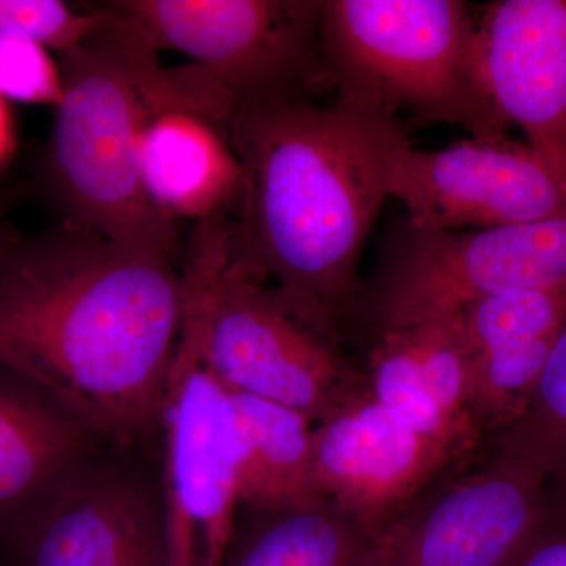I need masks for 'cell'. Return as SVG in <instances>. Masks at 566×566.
I'll return each instance as SVG.
<instances>
[{
    "instance_id": "cell-2",
    "label": "cell",
    "mask_w": 566,
    "mask_h": 566,
    "mask_svg": "<svg viewBox=\"0 0 566 566\" xmlns=\"http://www.w3.org/2000/svg\"><path fill=\"white\" fill-rule=\"evenodd\" d=\"M223 136L243 167L229 256L273 289L294 315L354 344L360 256L387 192L397 117L335 98L238 104Z\"/></svg>"
},
{
    "instance_id": "cell-13",
    "label": "cell",
    "mask_w": 566,
    "mask_h": 566,
    "mask_svg": "<svg viewBox=\"0 0 566 566\" xmlns=\"http://www.w3.org/2000/svg\"><path fill=\"white\" fill-rule=\"evenodd\" d=\"M480 63L506 126L566 167V0L479 6Z\"/></svg>"
},
{
    "instance_id": "cell-10",
    "label": "cell",
    "mask_w": 566,
    "mask_h": 566,
    "mask_svg": "<svg viewBox=\"0 0 566 566\" xmlns=\"http://www.w3.org/2000/svg\"><path fill=\"white\" fill-rule=\"evenodd\" d=\"M84 458L0 551V566H167L159 472L140 450Z\"/></svg>"
},
{
    "instance_id": "cell-7",
    "label": "cell",
    "mask_w": 566,
    "mask_h": 566,
    "mask_svg": "<svg viewBox=\"0 0 566 566\" xmlns=\"http://www.w3.org/2000/svg\"><path fill=\"white\" fill-rule=\"evenodd\" d=\"M88 6L158 54L178 51L238 104L329 92L319 50L322 0H106Z\"/></svg>"
},
{
    "instance_id": "cell-23",
    "label": "cell",
    "mask_w": 566,
    "mask_h": 566,
    "mask_svg": "<svg viewBox=\"0 0 566 566\" xmlns=\"http://www.w3.org/2000/svg\"><path fill=\"white\" fill-rule=\"evenodd\" d=\"M502 566H566L565 493L553 488L534 527Z\"/></svg>"
},
{
    "instance_id": "cell-21",
    "label": "cell",
    "mask_w": 566,
    "mask_h": 566,
    "mask_svg": "<svg viewBox=\"0 0 566 566\" xmlns=\"http://www.w3.org/2000/svg\"><path fill=\"white\" fill-rule=\"evenodd\" d=\"M17 102L52 104L62 102L63 84L59 63L39 40L20 31L0 33V96Z\"/></svg>"
},
{
    "instance_id": "cell-4",
    "label": "cell",
    "mask_w": 566,
    "mask_h": 566,
    "mask_svg": "<svg viewBox=\"0 0 566 566\" xmlns=\"http://www.w3.org/2000/svg\"><path fill=\"white\" fill-rule=\"evenodd\" d=\"M479 7L463 0H322L319 50L335 98L416 123L509 136L488 95Z\"/></svg>"
},
{
    "instance_id": "cell-5",
    "label": "cell",
    "mask_w": 566,
    "mask_h": 566,
    "mask_svg": "<svg viewBox=\"0 0 566 566\" xmlns=\"http://www.w3.org/2000/svg\"><path fill=\"white\" fill-rule=\"evenodd\" d=\"M229 229L226 214L193 223L182 262L205 360L226 389L289 406L315 424L367 387L363 365L230 260Z\"/></svg>"
},
{
    "instance_id": "cell-16",
    "label": "cell",
    "mask_w": 566,
    "mask_h": 566,
    "mask_svg": "<svg viewBox=\"0 0 566 566\" xmlns=\"http://www.w3.org/2000/svg\"><path fill=\"white\" fill-rule=\"evenodd\" d=\"M102 446L44 390L0 368V551Z\"/></svg>"
},
{
    "instance_id": "cell-12",
    "label": "cell",
    "mask_w": 566,
    "mask_h": 566,
    "mask_svg": "<svg viewBox=\"0 0 566 566\" xmlns=\"http://www.w3.org/2000/svg\"><path fill=\"white\" fill-rule=\"evenodd\" d=\"M475 453L419 433L368 386L316 422L312 436L316 490L356 521L365 539Z\"/></svg>"
},
{
    "instance_id": "cell-15",
    "label": "cell",
    "mask_w": 566,
    "mask_h": 566,
    "mask_svg": "<svg viewBox=\"0 0 566 566\" xmlns=\"http://www.w3.org/2000/svg\"><path fill=\"white\" fill-rule=\"evenodd\" d=\"M457 314L471 353L469 408L486 444L523 415L566 322V285L491 294Z\"/></svg>"
},
{
    "instance_id": "cell-8",
    "label": "cell",
    "mask_w": 566,
    "mask_h": 566,
    "mask_svg": "<svg viewBox=\"0 0 566 566\" xmlns=\"http://www.w3.org/2000/svg\"><path fill=\"white\" fill-rule=\"evenodd\" d=\"M182 293L159 430L167 566H223L240 510L237 427L229 392L205 360L196 297L186 285Z\"/></svg>"
},
{
    "instance_id": "cell-19",
    "label": "cell",
    "mask_w": 566,
    "mask_h": 566,
    "mask_svg": "<svg viewBox=\"0 0 566 566\" xmlns=\"http://www.w3.org/2000/svg\"><path fill=\"white\" fill-rule=\"evenodd\" d=\"M365 535L333 504L296 512L238 510L223 566H356Z\"/></svg>"
},
{
    "instance_id": "cell-17",
    "label": "cell",
    "mask_w": 566,
    "mask_h": 566,
    "mask_svg": "<svg viewBox=\"0 0 566 566\" xmlns=\"http://www.w3.org/2000/svg\"><path fill=\"white\" fill-rule=\"evenodd\" d=\"M142 180L153 203L175 219L233 218L243 167L221 129L185 111L151 117L140 148Z\"/></svg>"
},
{
    "instance_id": "cell-20",
    "label": "cell",
    "mask_w": 566,
    "mask_h": 566,
    "mask_svg": "<svg viewBox=\"0 0 566 566\" xmlns=\"http://www.w3.org/2000/svg\"><path fill=\"white\" fill-rule=\"evenodd\" d=\"M485 446L534 465L566 494V322L523 415Z\"/></svg>"
},
{
    "instance_id": "cell-24",
    "label": "cell",
    "mask_w": 566,
    "mask_h": 566,
    "mask_svg": "<svg viewBox=\"0 0 566 566\" xmlns=\"http://www.w3.org/2000/svg\"><path fill=\"white\" fill-rule=\"evenodd\" d=\"M11 145H13V137H11L10 115L0 96V163L9 156Z\"/></svg>"
},
{
    "instance_id": "cell-14",
    "label": "cell",
    "mask_w": 566,
    "mask_h": 566,
    "mask_svg": "<svg viewBox=\"0 0 566 566\" xmlns=\"http://www.w3.org/2000/svg\"><path fill=\"white\" fill-rule=\"evenodd\" d=\"M363 368L376 400L419 433L465 453L485 446L469 408L471 353L457 312L378 335Z\"/></svg>"
},
{
    "instance_id": "cell-22",
    "label": "cell",
    "mask_w": 566,
    "mask_h": 566,
    "mask_svg": "<svg viewBox=\"0 0 566 566\" xmlns=\"http://www.w3.org/2000/svg\"><path fill=\"white\" fill-rule=\"evenodd\" d=\"M98 14L59 0H0V33L20 31L61 52L76 46L98 28Z\"/></svg>"
},
{
    "instance_id": "cell-1",
    "label": "cell",
    "mask_w": 566,
    "mask_h": 566,
    "mask_svg": "<svg viewBox=\"0 0 566 566\" xmlns=\"http://www.w3.org/2000/svg\"><path fill=\"white\" fill-rule=\"evenodd\" d=\"M177 264L65 222L0 233V368L40 387L103 444L159 436L182 322Z\"/></svg>"
},
{
    "instance_id": "cell-18",
    "label": "cell",
    "mask_w": 566,
    "mask_h": 566,
    "mask_svg": "<svg viewBox=\"0 0 566 566\" xmlns=\"http://www.w3.org/2000/svg\"><path fill=\"white\" fill-rule=\"evenodd\" d=\"M238 439L240 509L281 513L329 504L312 464L315 424L289 406L229 390Z\"/></svg>"
},
{
    "instance_id": "cell-9",
    "label": "cell",
    "mask_w": 566,
    "mask_h": 566,
    "mask_svg": "<svg viewBox=\"0 0 566 566\" xmlns=\"http://www.w3.org/2000/svg\"><path fill=\"white\" fill-rule=\"evenodd\" d=\"M551 491L534 465L485 446L365 539L356 566H502Z\"/></svg>"
},
{
    "instance_id": "cell-6",
    "label": "cell",
    "mask_w": 566,
    "mask_h": 566,
    "mask_svg": "<svg viewBox=\"0 0 566 566\" xmlns=\"http://www.w3.org/2000/svg\"><path fill=\"white\" fill-rule=\"evenodd\" d=\"M566 285V218L431 232L405 216L387 223L357 303L354 346L513 290Z\"/></svg>"
},
{
    "instance_id": "cell-11",
    "label": "cell",
    "mask_w": 566,
    "mask_h": 566,
    "mask_svg": "<svg viewBox=\"0 0 566 566\" xmlns=\"http://www.w3.org/2000/svg\"><path fill=\"white\" fill-rule=\"evenodd\" d=\"M387 192L412 226L431 232L566 218V167L510 134L436 151L409 142L392 156Z\"/></svg>"
},
{
    "instance_id": "cell-3",
    "label": "cell",
    "mask_w": 566,
    "mask_h": 566,
    "mask_svg": "<svg viewBox=\"0 0 566 566\" xmlns=\"http://www.w3.org/2000/svg\"><path fill=\"white\" fill-rule=\"evenodd\" d=\"M92 11L96 31L59 54L63 96L51 139L52 189L65 222L177 264L178 221L153 203L142 180L145 128L166 111L218 122L229 95L193 63L164 69L156 52Z\"/></svg>"
}]
</instances>
